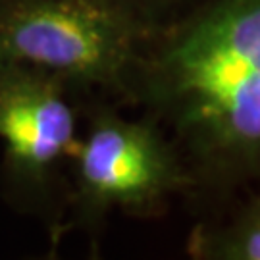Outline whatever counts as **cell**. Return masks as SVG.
Masks as SVG:
<instances>
[{"instance_id": "5b68a950", "label": "cell", "mask_w": 260, "mask_h": 260, "mask_svg": "<svg viewBox=\"0 0 260 260\" xmlns=\"http://www.w3.org/2000/svg\"><path fill=\"white\" fill-rule=\"evenodd\" d=\"M187 254L195 260H260V185L225 218L197 223Z\"/></svg>"}, {"instance_id": "277c9868", "label": "cell", "mask_w": 260, "mask_h": 260, "mask_svg": "<svg viewBox=\"0 0 260 260\" xmlns=\"http://www.w3.org/2000/svg\"><path fill=\"white\" fill-rule=\"evenodd\" d=\"M77 93L66 79L23 64H0L2 181L10 203L41 216L54 249L62 237L70 162L81 137Z\"/></svg>"}, {"instance_id": "7a4b0ae2", "label": "cell", "mask_w": 260, "mask_h": 260, "mask_svg": "<svg viewBox=\"0 0 260 260\" xmlns=\"http://www.w3.org/2000/svg\"><path fill=\"white\" fill-rule=\"evenodd\" d=\"M87 123L72 162L62 235L72 228L96 233L112 210L154 216L179 195H191V177L168 135L141 116L129 120L110 103L83 110Z\"/></svg>"}, {"instance_id": "8992f818", "label": "cell", "mask_w": 260, "mask_h": 260, "mask_svg": "<svg viewBox=\"0 0 260 260\" xmlns=\"http://www.w3.org/2000/svg\"><path fill=\"white\" fill-rule=\"evenodd\" d=\"M101 8H106L127 19L143 33L152 35L154 31L176 18L191 0H89Z\"/></svg>"}, {"instance_id": "6da1fadb", "label": "cell", "mask_w": 260, "mask_h": 260, "mask_svg": "<svg viewBox=\"0 0 260 260\" xmlns=\"http://www.w3.org/2000/svg\"><path fill=\"white\" fill-rule=\"evenodd\" d=\"M123 104L172 141L189 197L260 185V0H191L145 39Z\"/></svg>"}, {"instance_id": "3957f363", "label": "cell", "mask_w": 260, "mask_h": 260, "mask_svg": "<svg viewBox=\"0 0 260 260\" xmlns=\"http://www.w3.org/2000/svg\"><path fill=\"white\" fill-rule=\"evenodd\" d=\"M147 37L89 0H0V64L31 66L121 104Z\"/></svg>"}]
</instances>
